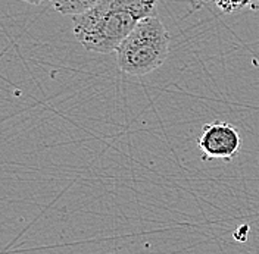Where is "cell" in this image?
Here are the masks:
<instances>
[{
    "instance_id": "5",
    "label": "cell",
    "mask_w": 259,
    "mask_h": 254,
    "mask_svg": "<svg viewBox=\"0 0 259 254\" xmlns=\"http://www.w3.org/2000/svg\"><path fill=\"white\" fill-rule=\"evenodd\" d=\"M217 8L224 14H234L243 8L249 6L253 0H213Z\"/></svg>"
},
{
    "instance_id": "6",
    "label": "cell",
    "mask_w": 259,
    "mask_h": 254,
    "mask_svg": "<svg viewBox=\"0 0 259 254\" xmlns=\"http://www.w3.org/2000/svg\"><path fill=\"white\" fill-rule=\"evenodd\" d=\"M22 2H25V3H30V5H40L43 0H22Z\"/></svg>"
},
{
    "instance_id": "3",
    "label": "cell",
    "mask_w": 259,
    "mask_h": 254,
    "mask_svg": "<svg viewBox=\"0 0 259 254\" xmlns=\"http://www.w3.org/2000/svg\"><path fill=\"white\" fill-rule=\"evenodd\" d=\"M242 135L239 129L223 121H213L202 127L197 138V147L202 153V160H233L242 148Z\"/></svg>"
},
{
    "instance_id": "2",
    "label": "cell",
    "mask_w": 259,
    "mask_h": 254,
    "mask_svg": "<svg viewBox=\"0 0 259 254\" xmlns=\"http://www.w3.org/2000/svg\"><path fill=\"white\" fill-rule=\"evenodd\" d=\"M169 53V35L156 15L142 19L116 48L118 68L130 75L156 71Z\"/></svg>"
},
{
    "instance_id": "4",
    "label": "cell",
    "mask_w": 259,
    "mask_h": 254,
    "mask_svg": "<svg viewBox=\"0 0 259 254\" xmlns=\"http://www.w3.org/2000/svg\"><path fill=\"white\" fill-rule=\"evenodd\" d=\"M62 15H80L96 6L100 0H48Z\"/></svg>"
},
{
    "instance_id": "1",
    "label": "cell",
    "mask_w": 259,
    "mask_h": 254,
    "mask_svg": "<svg viewBox=\"0 0 259 254\" xmlns=\"http://www.w3.org/2000/svg\"><path fill=\"white\" fill-rule=\"evenodd\" d=\"M156 6L158 0H100L72 16V31L85 50L112 53L142 19L155 15Z\"/></svg>"
}]
</instances>
